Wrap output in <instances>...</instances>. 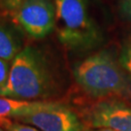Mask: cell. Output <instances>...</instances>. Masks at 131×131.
I'll list each match as a JSON object with an SVG mask.
<instances>
[{"label": "cell", "instance_id": "1", "mask_svg": "<svg viewBox=\"0 0 131 131\" xmlns=\"http://www.w3.org/2000/svg\"><path fill=\"white\" fill-rule=\"evenodd\" d=\"M77 84L96 98H131V78L108 51H100L79 61L74 67Z\"/></svg>", "mask_w": 131, "mask_h": 131}, {"label": "cell", "instance_id": "2", "mask_svg": "<svg viewBox=\"0 0 131 131\" xmlns=\"http://www.w3.org/2000/svg\"><path fill=\"white\" fill-rule=\"evenodd\" d=\"M56 28L59 42L84 51L102 42V32L89 12L86 0H54Z\"/></svg>", "mask_w": 131, "mask_h": 131}, {"label": "cell", "instance_id": "3", "mask_svg": "<svg viewBox=\"0 0 131 131\" xmlns=\"http://www.w3.org/2000/svg\"><path fill=\"white\" fill-rule=\"evenodd\" d=\"M51 89V77L40 53L31 47L20 50L10 67L0 96L31 100L44 96Z\"/></svg>", "mask_w": 131, "mask_h": 131}, {"label": "cell", "instance_id": "4", "mask_svg": "<svg viewBox=\"0 0 131 131\" xmlns=\"http://www.w3.org/2000/svg\"><path fill=\"white\" fill-rule=\"evenodd\" d=\"M16 20L29 36L50 35L56 28V6L52 0H24L16 9Z\"/></svg>", "mask_w": 131, "mask_h": 131}, {"label": "cell", "instance_id": "5", "mask_svg": "<svg viewBox=\"0 0 131 131\" xmlns=\"http://www.w3.org/2000/svg\"><path fill=\"white\" fill-rule=\"evenodd\" d=\"M17 119L40 131H84V125L75 113L56 102H48L42 109Z\"/></svg>", "mask_w": 131, "mask_h": 131}, {"label": "cell", "instance_id": "6", "mask_svg": "<svg viewBox=\"0 0 131 131\" xmlns=\"http://www.w3.org/2000/svg\"><path fill=\"white\" fill-rule=\"evenodd\" d=\"M89 122L95 128L131 131V107L115 100L99 102L92 108Z\"/></svg>", "mask_w": 131, "mask_h": 131}, {"label": "cell", "instance_id": "7", "mask_svg": "<svg viewBox=\"0 0 131 131\" xmlns=\"http://www.w3.org/2000/svg\"><path fill=\"white\" fill-rule=\"evenodd\" d=\"M48 104L44 101L19 100L0 96V117L19 118L36 110L42 109Z\"/></svg>", "mask_w": 131, "mask_h": 131}, {"label": "cell", "instance_id": "8", "mask_svg": "<svg viewBox=\"0 0 131 131\" xmlns=\"http://www.w3.org/2000/svg\"><path fill=\"white\" fill-rule=\"evenodd\" d=\"M19 51L18 41L6 28L0 25V58L12 60Z\"/></svg>", "mask_w": 131, "mask_h": 131}, {"label": "cell", "instance_id": "9", "mask_svg": "<svg viewBox=\"0 0 131 131\" xmlns=\"http://www.w3.org/2000/svg\"><path fill=\"white\" fill-rule=\"evenodd\" d=\"M118 61L131 78V38L123 43L118 56Z\"/></svg>", "mask_w": 131, "mask_h": 131}, {"label": "cell", "instance_id": "10", "mask_svg": "<svg viewBox=\"0 0 131 131\" xmlns=\"http://www.w3.org/2000/svg\"><path fill=\"white\" fill-rule=\"evenodd\" d=\"M0 125L6 131H40L31 125L19 122H13L7 117H0Z\"/></svg>", "mask_w": 131, "mask_h": 131}, {"label": "cell", "instance_id": "11", "mask_svg": "<svg viewBox=\"0 0 131 131\" xmlns=\"http://www.w3.org/2000/svg\"><path fill=\"white\" fill-rule=\"evenodd\" d=\"M10 67L11 65L9 63V60L0 58V89L7 82L10 72Z\"/></svg>", "mask_w": 131, "mask_h": 131}, {"label": "cell", "instance_id": "12", "mask_svg": "<svg viewBox=\"0 0 131 131\" xmlns=\"http://www.w3.org/2000/svg\"><path fill=\"white\" fill-rule=\"evenodd\" d=\"M121 11L127 19L131 20V0H121Z\"/></svg>", "mask_w": 131, "mask_h": 131}, {"label": "cell", "instance_id": "13", "mask_svg": "<svg viewBox=\"0 0 131 131\" xmlns=\"http://www.w3.org/2000/svg\"><path fill=\"white\" fill-rule=\"evenodd\" d=\"M24 0H0V4L8 10L16 11V9L23 3Z\"/></svg>", "mask_w": 131, "mask_h": 131}, {"label": "cell", "instance_id": "14", "mask_svg": "<svg viewBox=\"0 0 131 131\" xmlns=\"http://www.w3.org/2000/svg\"><path fill=\"white\" fill-rule=\"evenodd\" d=\"M93 131H115V130H112V129H108V128H96L95 130Z\"/></svg>", "mask_w": 131, "mask_h": 131}, {"label": "cell", "instance_id": "15", "mask_svg": "<svg viewBox=\"0 0 131 131\" xmlns=\"http://www.w3.org/2000/svg\"><path fill=\"white\" fill-rule=\"evenodd\" d=\"M0 131H6V130H5L4 128H3V127H2L1 125H0Z\"/></svg>", "mask_w": 131, "mask_h": 131}]
</instances>
